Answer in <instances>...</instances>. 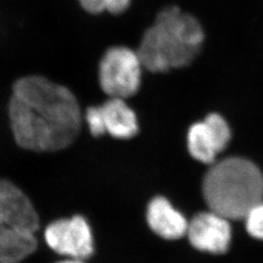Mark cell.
Masks as SVG:
<instances>
[{"label": "cell", "instance_id": "6da1fadb", "mask_svg": "<svg viewBox=\"0 0 263 263\" xmlns=\"http://www.w3.org/2000/svg\"><path fill=\"white\" fill-rule=\"evenodd\" d=\"M8 114L16 143L27 151H63L76 141L82 126L74 94L41 76H24L14 83Z\"/></svg>", "mask_w": 263, "mask_h": 263}, {"label": "cell", "instance_id": "7a4b0ae2", "mask_svg": "<svg viewBox=\"0 0 263 263\" xmlns=\"http://www.w3.org/2000/svg\"><path fill=\"white\" fill-rule=\"evenodd\" d=\"M204 41V30L195 17L168 6L161 10L141 38L137 53L143 68L166 72L190 65Z\"/></svg>", "mask_w": 263, "mask_h": 263}, {"label": "cell", "instance_id": "3957f363", "mask_svg": "<svg viewBox=\"0 0 263 263\" xmlns=\"http://www.w3.org/2000/svg\"><path fill=\"white\" fill-rule=\"evenodd\" d=\"M203 195L211 211L229 220L244 219L263 201L262 173L249 160L219 161L204 178Z\"/></svg>", "mask_w": 263, "mask_h": 263}, {"label": "cell", "instance_id": "277c9868", "mask_svg": "<svg viewBox=\"0 0 263 263\" xmlns=\"http://www.w3.org/2000/svg\"><path fill=\"white\" fill-rule=\"evenodd\" d=\"M39 217L16 184L0 179V263H20L37 248Z\"/></svg>", "mask_w": 263, "mask_h": 263}, {"label": "cell", "instance_id": "5b68a950", "mask_svg": "<svg viewBox=\"0 0 263 263\" xmlns=\"http://www.w3.org/2000/svg\"><path fill=\"white\" fill-rule=\"evenodd\" d=\"M143 66L137 51L125 46L108 48L99 66V82L109 98L129 99L141 88Z\"/></svg>", "mask_w": 263, "mask_h": 263}, {"label": "cell", "instance_id": "8992f818", "mask_svg": "<svg viewBox=\"0 0 263 263\" xmlns=\"http://www.w3.org/2000/svg\"><path fill=\"white\" fill-rule=\"evenodd\" d=\"M45 241L55 253L84 260L94 253L91 226L84 216H73L53 221L47 226Z\"/></svg>", "mask_w": 263, "mask_h": 263}, {"label": "cell", "instance_id": "52a82bcc", "mask_svg": "<svg viewBox=\"0 0 263 263\" xmlns=\"http://www.w3.org/2000/svg\"><path fill=\"white\" fill-rule=\"evenodd\" d=\"M231 132L226 120L218 114L208 115L203 122L192 125L187 134L189 153L194 159L212 164L216 155L226 147Z\"/></svg>", "mask_w": 263, "mask_h": 263}, {"label": "cell", "instance_id": "ba28073f", "mask_svg": "<svg viewBox=\"0 0 263 263\" xmlns=\"http://www.w3.org/2000/svg\"><path fill=\"white\" fill-rule=\"evenodd\" d=\"M229 219L213 211L202 212L188 222L186 236L191 246L210 254H224L231 243Z\"/></svg>", "mask_w": 263, "mask_h": 263}, {"label": "cell", "instance_id": "9c48e42d", "mask_svg": "<svg viewBox=\"0 0 263 263\" xmlns=\"http://www.w3.org/2000/svg\"><path fill=\"white\" fill-rule=\"evenodd\" d=\"M146 221L156 235L166 240H178L187 232L186 218L163 196L154 197L148 203Z\"/></svg>", "mask_w": 263, "mask_h": 263}, {"label": "cell", "instance_id": "30bf717a", "mask_svg": "<svg viewBox=\"0 0 263 263\" xmlns=\"http://www.w3.org/2000/svg\"><path fill=\"white\" fill-rule=\"evenodd\" d=\"M105 134L115 139L128 140L139 133V122L136 112L124 99L109 98L99 105Z\"/></svg>", "mask_w": 263, "mask_h": 263}, {"label": "cell", "instance_id": "8fae6325", "mask_svg": "<svg viewBox=\"0 0 263 263\" xmlns=\"http://www.w3.org/2000/svg\"><path fill=\"white\" fill-rule=\"evenodd\" d=\"M244 219L248 233L255 239L263 240V201L255 205Z\"/></svg>", "mask_w": 263, "mask_h": 263}, {"label": "cell", "instance_id": "7c38bea8", "mask_svg": "<svg viewBox=\"0 0 263 263\" xmlns=\"http://www.w3.org/2000/svg\"><path fill=\"white\" fill-rule=\"evenodd\" d=\"M85 118H86V122L88 124L89 131L92 136L98 138V137H102L105 135L104 124H103V120H102L101 113L99 109V105L88 107L86 109Z\"/></svg>", "mask_w": 263, "mask_h": 263}, {"label": "cell", "instance_id": "4fadbf2b", "mask_svg": "<svg viewBox=\"0 0 263 263\" xmlns=\"http://www.w3.org/2000/svg\"><path fill=\"white\" fill-rule=\"evenodd\" d=\"M81 7L90 14H101L106 11V0H79Z\"/></svg>", "mask_w": 263, "mask_h": 263}, {"label": "cell", "instance_id": "5bb4252c", "mask_svg": "<svg viewBox=\"0 0 263 263\" xmlns=\"http://www.w3.org/2000/svg\"><path fill=\"white\" fill-rule=\"evenodd\" d=\"M132 0H106V11L118 15L129 8Z\"/></svg>", "mask_w": 263, "mask_h": 263}, {"label": "cell", "instance_id": "9a60e30c", "mask_svg": "<svg viewBox=\"0 0 263 263\" xmlns=\"http://www.w3.org/2000/svg\"><path fill=\"white\" fill-rule=\"evenodd\" d=\"M59 263H84L83 260H80V259H73V258H69L67 260H64V261H61Z\"/></svg>", "mask_w": 263, "mask_h": 263}]
</instances>
